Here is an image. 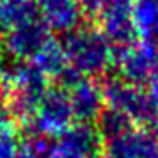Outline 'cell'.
<instances>
[{
	"label": "cell",
	"instance_id": "1",
	"mask_svg": "<svg viewBox=\"0 0 158 158\" xmlns=\"http://www.w3.org/2000/svg\"><path fill=\"white\" fill-rule=\"evenodd\" d=\"M64 60L82 73L100 71L107 64L108 50L105 39L91 29H73L66 32L64 43L60 44Z\"/></svg>",
	"mask_w": 158,
	"mask_h": 158
},
{
	"label": "cell",
	"instance_id": "2",
	"mask_svg": "<svg viewBox=\"0 0 158 158\" xmlns=\"http://www.w3.org/2000/svg\"><path fill=\"white\" fill-rule=\"evenodd\" d=\"M73 108L66 89L46 91L36 110L30 114V124L37 135H57L69 126Z\"/></svg>",
	"mask_w": 158,
	"mask_h": 158
},
{
	"label": "cell",
	"instance_id": "3",
	"mask_svg": "<svg viewBox=\"0 0 158 158\" xmlns=\"http://www.w3.org/2000/svg\"><path fill=\"white\" fill-rule=\"evenodd\" d=\"M4 37L7 50L15 57L29 60H34L41 52H44L53 43V39L50 37V29L44 25L41 16L15 27Z\"/></svg>",
	"mask_w": 158,
	"mask_h": 158
},
{
	"label": "cell",
	"instance_id": "4",
	"mask_svg": "<svg viewBox=\"0 0 158 158\" xmlns=\"http://www.w3.org/2000/svg\"><path fill=\"white\" fill-rule=\"evenodd\" d=\"M98 135L89 126L68 128L55 135V140L46 148V158H96Z\"/></svg>",
	"mask_w": 158,
	"mask_h": 158
},
{
	"label": "cell",
	"instance_id": "5",
	"mask_svg": "<svg viewBox=\"0 0 158 158\" xmlns=\"http://www.w3.org/2000/svg\"><path fill=\"white\" fill-rule=\"evenodd\" d=\"M41 20L50 30L69 32L77 29L82 16L77 0H34Z\"/></svg>",
	"mask_w": 158,
	"mask_h": 158
},
{
	"label": "cell",
	"instance_id": "6",
	"mask_svg": "<svg viewBox=\"0 0 158 158\" xmlns=\"http://www.w3.org/2000/svg\"><path fill=\"white\" fill-rule=\"evenodd\" d=\"M101 20L107 34L114 39H124L133 25L131 0H105L101 7Z\"/></svg>",
	"mask_w": 158,
	"mask_h": 158
},
{
	"label": "cell",
	"instance_id": "7",
	"mask_svg": "<svg viewBox=\"0 0 158 158\" xmlns=\"http://www.w3.org/2000/svg\"><path fill=\"white\" fill-rule=\"evenodd\" d=\"M66 93L69 98L73 108V115L87 119L93 117L98 108H100V93L94 89V85L89 80L84 78H77L73 80L69 87L66 85Z\"/></svg>",
	"mask_w": 158,
	"mask_h": 158
},
{
	"label": "cell",
	"instance_id": "8",
	"mask_svg": "<svg viewBox=\"0 0 158 158\" xmlns=\"http://www.w3.org/2000/svg\"><path fill=\"white\" fill-rule=\"evenodd\" d=\"M22 144L18 142L13 131H9L7 124L0 126V158H16Z\"/></svg>",
	"mask_w": 158,
	"mask_h": 158
},
{
	"label": "cell",
	"instance_id": "9",
	"mask_svg": "<svg viewBox=\"0 0 158 158\" xmlns=\"http://www.w3.org/2000/svg\"><path fill=\"white\" fill-rule=\"evenodd\" d=\"M78 2L82 13L85 15H91V16H96L101 13V7L105 4V0H77Z\"/></svg>",
	"mask_w": 158,
	"mask_h": 158
},
{
	"label": "cell",
	"instance_id": "10",
	"mask_svg": "<svg viewBox=\"0 0 158 158\" xmlns=\"http://www.w3.org/2000/svg\"><path fill=\"white\" fill-rule=\"evenodd\" d=\"M9 105H7V100L4 98V94L0 93V126H4L7 123V115H9Z\"/></svg>",
	"mask_w": 158,
	"mask_h": 158
},
{
	"label": "cell",
	"instance_id": "11",
	"mask_svg": "<svg viewBox=\"0 0 158 158\" xmlns=\"http://www.w3.org/2000/svg\"><path fill=\"white\" fill-rule=\"evenodd\" d=\"M4 71V55H2V52H0V73Z\"/></svg>",
	"mask_w": 158,
	"mask_h": 158
}]
</instances>
